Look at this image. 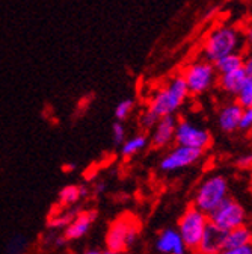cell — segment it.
<instances>
[{
  "mask_svg": "<svg viewBox=\"0 0 252 254\" xmlns=\"http://www.w3.org/2000/svg\"><path fill=\"white\" fill-rule=\"evenodd\" d=\"M230 194V185L225 176L213 174L205 177L194 197V206L205 213H211L220 203L225 201Z\"/></svg>",
  "mask_w": 252,
  "mask_h": 254,
  "instance_id": "3957f363",
  "label": "cell"
},
{
  "mask_svg": "<svg viewBox=\"0 0 252 254\" xmlns=\"http://www.w3.org/2000/svg\"><path fill=\"white\" fill-rule=\"evenodd\" d=\"M208 224H210L208 213L202 212L197 206H191L180 216L177 230L181 235L187 248L195 251Z\"/></svg>",
  "mask_w": 252,
  "mask_h": 254,
  "instance_id": "5b68a950",
  "label": "cell"
},
{
  "mask_svg": "<svg viewBox=\"0 0 252 254\" xmlns=\"http://www.w3.org/2000/svg\"><path fill=\"white\" fill-rule=\"evenodd\" d=\"M242 46V37L239 30L228 24H220L210 30L202 44V58L216 62L233 52H239Z\"/></svg>",
  "mask_w": 252,
  "mask_h": 254,
  "instance_id": "7a4b0ae2",
  "label": "cell"
},
{
  "mask_svg": "<svg viewBox=\"0 0 252 254\" xmlns=\"http://www.w3.org/2000/svg\"><path fill=\"white\" fill-rule=\"evenodd\" d=\"M217 254H252V244L243 247H233V248H222Z\"/></svg>",
  "mask_w": 252,
  "mask_h": 254,
  "instance_id": "484cf974",
  "label": "cell"
},
{
  "mask_svg": "<svg viewBox=\"0 0 252 254\" xmlns=\"http://www.w3.org/2000/svg\"><path fill=\"white\" fill-rule=\"evenodd\" d=\"M159 118H160L159 115H157L155 112H152V111L148 108L147 111L142 112L139 121H141V126L144 127V129H152V127L155 126V123L159 121Z\"/></svg>",
  "mask_w": 252,
  "mask_h": 254,
  "instance_id": "603a6c76",
  "label": "cell"
},
{
  "mask_svg": "<svg viewBox=\"0 0 252 254\" xmlns=\"http://www.w3.org/2000/svg\"><path fill=\"white\" fill-rule=\"evenodd\" d=\"M94 192H96L97 195H101L106 192V183L104 182H99L96 183V186H94Z\"/></svg>",
  "mask_w": 252,
  "mask_h": 254,
  "instance_id": "f546056e",
  "label": "cell"
},
{
  "mask_svg": "<svg viewBox=\"0 0 252 254\" xmlns=\"http://www.w3.org/2000/svg\"><path fill=\"white\" fill-rule=\"evenodd\" d=\"M148 147V136L145 133H138L129 139H125L121 145L122 157H133Z\"/></svg>",
  "mask_w": 252,
  "mask_h": 254,
  "instance_id": "d6986e66",
  "label": "cell"
},
{
  "mask_svg": "<svg viewBox=\"0 0 252 254\" xmlns=\"http://www.w3.org/2000/svg\"><path fill=\"white\" fill-rule=\"evenodd\" d=\"M224 239H225V232L210 222L195 251L197 254H217L224 248Z\"/></svg>",
  "mask_w": 252,
  "mask_h": 254,
  "instance_id": "5bb4252c",
  "label": "cell"
},
{
  "mask_svg": "<svg viewBox=\"0 0 252 254\" xmlns=\"http://www.w3.org/2000/svg\"><path fill=\"white\" fill-rule=\"evenodd\" d=\"M175 144L205 151L211 145V135L207 129L200 127L192 120L181 118L177 121Z\"/></svg>",
  "mask_w": 252,
  "mask_h": 254,
  "instance_id": "ba28073f",
  "label": "cell"
},
{
  "mask_svg": "<svg viewBox=\"0 0 252 254\" xmlns=\"http://www.w3.org/2000/svg\"><path fill=\"white\" fill-rule=\"evenodd\" d=\"M96 218H97V212L96 210L79 212L74 216V219L65 227V232H64L65 241H76V239L83 238L89 232V229L92 227Z\"/></svg>",
  "mask_w": 252,
  "mask_h": 254,
  "instance_id": "4fadbf2b",
  "label": "cell"
},
{
  "mask_svg": "<svg viewBox=\"0 0 252 254\" xmlns=\"http://www.w3.org/2000/svg\"><path fill=\"white\" fill-rule=\"evenodd\" d=\"M103 254H121V253H116V251H112V250H106V251H103Z\"/></svg>",
  "mask_w": 252,
  "mask_h": 254,
  "instance_id": "d6a6232c",
  "label": "cell"
},
{
  "mask_svg": "<svg viewBox=\"0 0 252 254\" xmlns=\"http://www.w3.org/2000/svg\"><path fill=\"white\" fill-rule=\"evenodd\" d=\"M245 40L249 46H252V24H249L245 30Z\"/></svg>",
  "mask_w": 252,
  "mask_h": 254,
  "instance_id": "4dcf8cb0",
  "label": "cell"
},
{
  "mask_svg": "<svg viewBox=\"0 0 252 254\" xmlns=\"http://www.w3.org/2000/svg\"><path fill=\"white\" fill-rule=\"evenodd\" d=\"M24 248V239L21 236H15L9 244V254H21Z\"/></svg>",
  "mask_w": 252,
  "mask_h": 254,
  "instance_id": "4316f807",
  "label": "cell"
},
{
  "mask_svg": "<svg viewBox=\"0 0 252 254\" xmlns=\"http://www.w3.org/2000/svg\"><path fill=\"white\" fill-rule=\"evenodd\" d=\"M239 130H242V132L252 130V108H243L242 117H240V124H239Z\"/></svg>",
  "mask_w": 252,
  "mask_h": 254,
  "instance_id": "d4e9b609",
  "label": "cell"
},
{
  "mask_svg": "<svg viewBox=\"0 0 252 254\" xmlns=\"http://www.w3.org/2000/svg\"><path fill=\"white\" fill-rule=\"evenodd\" d=\"M237 167H240V168H243V170L252 168V151L245 153V154H242V156L237 159Z\"/></svg>",
  "mask_w": 252,
  "mask_h": 254,
  "instance_id": "83f0119b",
  "label": "cell"
},
{
  "mask_svg": "<svg viewBox=\"0 0 252 254\" xmlns=\"http://www.w3.org/2000/svg\"><path fill=\"white\" fill-rule=\"evenodd\" d=\"M155 248L162 254H187L189 251L177 229L162 230L155 239Z\"/></svg>",
  "mask_w": 252,
  "mask_h": 254,
  "instance_id": "8fae6325",
  "label": "cell"
},
{
  "mask_svg": "<svg viewBox=\"0 0 252 254\" xmlns=\"http://www.w3.org/2000/svg\"><path fill=\"white\" fill-rule=\"evenodd\" d=\"M201 150L184 147V145H175L174 148L168 150L159 162V168L163 173H175L178 170L187 168L191 165H195L202 157Z\"/></svg>",
  "mask_w": 252,
  "mask_h": 254,
  "instance_id": "9c48e42d",
  "label": "cell"
},
{
  "mask_svg": "<svg viewBox=\"0 0 252 254\" xmlns=\"http://www.w3.org/2000/svg\"><path fill=\"white\" fill-rule=\"evenodd\" d=\"M177 118L175 115H166L160 117L159 121L152 127L151 135V147L155 150H162L169 147L172 142H175V129H177Z\"/></svg>",
  "mask_w": 252,
  "mask_h": 254,
  "instance_id": "30bf717a",
  "label": "cell"
},
{
  "mask_svg": "<svg viewBox=\"0 0 252 254\" xmlns=\"http://www.w3.org/2000/svg\"><path fill=\"white\" fill-rule=\"evenodd\" d=\"M236 102L242 108H252V77H246L242 88L236 94Z\"/></svg>",
  "mask_w": 252,
  "mask_h": 254,
  "instance_id": "44dd1931",
  "label": "cell"
},
{
  "mask_svg": "<svg viewBox=\"0 0 252 254\" xmlns=\"http://www.w3.org/2000/svg\"><path fill=\"white\" fill-rule=\"evenodd\" d=\"M79 213L77 209H70V210H65L62 212V207H59V212L51 215L47 221V226L50 229H57V227H67L70 222L74 219V216Z\"/></svg>",
  "mask_w": 252,
  "mask_h": 254,
  "instance_id": "ffe728a7",
  "label": "cell"
},
{
  "mask_svg": "<svg viewBox=\"0 0 252 254\" xmlns=\"http://www.w3.org/2000/svg\"><path fill=\"white\" fill-rule=\"evenodd\" d=\"M88 189L85 186H76V185H70L60 189L59 192V207L65 209L68 206L76 204L80 198L86 197Z\"/></svg>",
  "mask_w": 252,
  "mask_h": 254,
  "instance_id": "ac0fdd59",
  "label": "cell"
},
{
  "mask_svg": "<svg viewBox=\"0 0 252 254\" xmlns=\"http://www.w3.org/2000/svg\"><path fill=\"white\" fill-rule=\"evenodd\" d=\"M243 108L234 100L225 103L217 112V126L220 132H224L227 135H231L239 130L240 124V117H242Z\"/></svg>",
  "mask_w": 252,
  "mask_h": 254,
  "instance_id": "7c38bea8",
  "label": "cell"
},
{
  "mask_svg": "<svg viewBox=\"0 0 252 254\" xmlns=\"http://www.w3.org/2000/svg\"><path fill=\"white\" fill-rule=\"evenodd\" d=\"M189 95L191 92H189L183 76L175 74L155 89L148 102V108L159 117L175 115L187 102Z\"/></svg>",
  "mask_w": 252,
  "mask_h": 254,
  "instance_id": "6da1fadb",
  "label": "cell"
},
{
  "mask_svg": "<svg viewBox=\"0 0 252 254\" xmlns=\"http://www.w3.org/2000/svg\"><path fill=\"white\" fill-rule=\"evenodd\" d=\"M83 254H103V253L99 251V250H88V251H85Z\"/></svg>",
  "mask_w": 252,
  "mask_h": 254,
  "instance_id": "1f68e13d",
  "label": "cell"
},
{
  "mask_svg": "<svg viewBox=\"0 0 252 254\" xmlns=\"http://www.w3.org/2000/svg\"><path fill=\"white\" fill-rule=\"evenodd\" d=\"M252 244V230L246 226L236 227L233 230L225 232L224 239V248H233V247H243Z\"/></svg>",
  "mask_w": 252,
  "mask_h": 254,
  "instance_id": "2e32d148",
  "label": "cell"
},
{
  "mask_svg": "<svg viewBox=\"0 0 252 254\" xmlns=\"http://www.w3.org/2000/svg\"><path fill=\"white\" fill-rule=\"evenodd\" d=\"M125 127H124V124H122V121H119V120H116V123H113V126H112V138H113V142L116 144V145H122V142L125 141Z\"/></svg>",
  "mask_w": 252,
  "mask_h": 254,
  "instance_id": "cb8c5ba5",
  "label": "cell"
},
{
  "mask_svg": "<svg viewBox=\"0 0 252 254\" xmlns=\"http://www.w3.org/2000/svg\"><path fill=\"white\" fill-rule=\"evenodd\" d=\"M243 62H245V56L240 52H233L224 58H220L219 61H216L214 67H216L217 74H227V73L243 68Z\"/></svg>",
  "mask_w": 252,
  "mask_h": 254,
  "instance_id": "e0dca14e",
  "label": "cell"
},
{
  "mask_svg": "<svg viewBox=\"0 0 252 254\" xmlns=\"http://www.w3.org/2000/svg\"><path fill=\"white\" fill-rule=\"evenodd\" d=\"M133 109H135V102L132 99H124V100H121L116 105V108H115V117H116V120H119V121L127 120L130 117V114L133 112Z\"/></svg>",
  "mask_w": 252,
  "mask_h": 254,
  "instance_id": "7402d4cb",
  "label": "cell"
},
{
  "mask_svg": "<svg viewBox=\"0 0 252 254\" xmlns=\"http://www.w3.org/2000/svg\"><path fill=\"white\" fill-rule=\"evenodd\" d=\"M138 235H139L138 221L130 215H124L112 222L106 233L107 250L116 253L127 251L135 244Z\"/></svg>",
  "mask_w": 252,
  "mask_h": 254,
  "instance_id": "8992f818",
  "label": "cell"
},
{
  "mask_svg": "<svg viewBox=\"0 0 252 254\" xmlns=\"http://www.w3.org/2000/svg\"><path fill=\"white\" fill-rule=\"evenodd\" d=\"M189 92L192 95H201L208 92L217 83V71L214 64L207 59H198L184 67L181 73Z\"/></svg>",
  "mask_w": 252,
  "mask_h": 254,
  "instance_id": "277c9868",
  "label": "cell"
},
{
  "mask_svg": "<svg viewBox=\"0 0 252 254\" xmlns=\"http://www.w3.org/2000/svg\"><path fill=\"white\" fill-rule=\"evenodd\" d=\"M243 70L246 73V76L252 77V53L245 56V62H243Z\"/></svg>",
  "mask_w": 252,
  "mask_h": 254,
  "instance_id": "f1b7e54d",
  "label": "cell"
},
{
  "mask_svg": "<svg viewBox=\"0 0 252 254\" xmlns=\"http://www.w3.org/2000/svg\"><path fill=\"white\" fill-rule=\"evenodd\" d=\"M208 218L213 226L219 227L224 232H228V230H233L236 227L246 224L245 207L239 201L230 197L225 201L220 203L211 213H208Z\"/></svg>",
  "mask_w": 252,
  "mask_h": 254,
  "instance_id": "52a82bcc",
  "label": "cell"
},
{
  "mask_svg": "<svg viewBox=\"0 0 252 254\" xmlns=\"http://www.w3.org/2000/svg\"><path fill=\"white\" fill-rule=\"evenodd\" d=\"M246 73L243 68L240 70H236V71H231V73H227V74H219L217 77V86L219 89L225 92V94H230V95H234L239 92V89L242 88L245 79H246Z\"/></svg>",
  "mask_w": 252,
  "mask_h": 254,
  "instance_id": "9a60e30c",
  "label": "cell"
}]
</instances>
